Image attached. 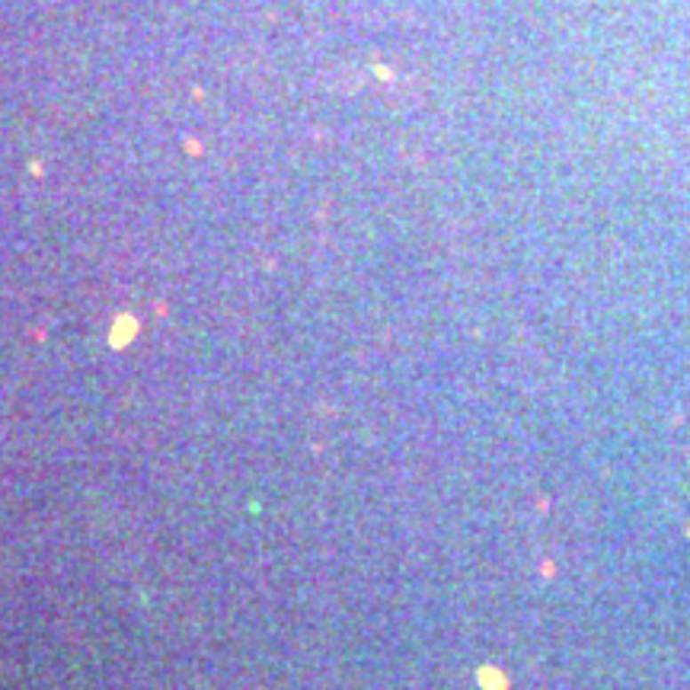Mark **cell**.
<instances>
[{
	"instance_id": "1",
	"label": "cell",
	"mask_w": 690,
	"mask_h": 690,
	"mask_svg": "<svg viewBox=\"0 0 690 690\" xmlns=\"http://www.w3.org/2000/svg\"><path fill=\"white\" fill-rule=\"evenodd\" d=\"M134 330H138V323L132 317H122V326L116 323V330H112V345H125L134 336Z\"/></svg>"
}]
</instances>
